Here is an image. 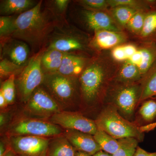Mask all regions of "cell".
Segmentation results:
<instances>
[{"label":"cell","instance_id":"obj_1","mask_svg":"<svg viewBox=\"0 0 156 156\" xmlns=\"http://www.w3.org/2000/svg\"><path fill=\"white\" fill-rule=\"evenodd\" d=\"M119 65L112 57L100 54L90 58L79 77L80 99L91 106L104 103Z\"/></svg>","mask_w":156,"mask_h":156},{"label":"cell","instance_id":"obj_2","mask_svg":"<svg viewBox=\"0 0 156 156\" xmlns=\"http://www.w3.org/2000/svg\"><path fill=\"white\" fill-rule=\"evenodd\" d=\"M40 1L32 9L17 16L11 38L25 42L34 54L45 48L60 21L48 9H42Z\"/></svg>","mask_w":156,"mask_h":156},{"label":"cell","instance_id":"obj_3","mask_svg":"<svg viewBox=\"0 0 156 156\" xmlns=\"http://www.w3.org/2000/svg\"><path fill=\"white\" fill-rule=\"evenodd\" d=\"M95 122L98 129L117 140L131 137L140 142L144 138L142 128L122 116L116 107L112 104L106 103Z\"/></svg>","mask_w":156,"mask_h":156},{"label":"cell","instance_id":"obj_4","mask_svg":"<svg viewBox=\"0 0 156 156\" xmlns=\"http://www.w3.org/2000/svg\"><path fill=\"white\" fill-rule=\"evenodd\" d=\"M140 82L124 83L113 80L107 92L105 102L113 105L122 116L131 121L139 105L141 93Z\"/></svg>","mask_w":156,"mask_h":156},{"label":"cell","instance_id":"obj_5","mask_svg":"<svg viewBox=\"0 0 156 156\" xmlns=\"http://www.w3.org/2000/svg\"><path fill=\"white\" fill-rule=\"evenodd\" d=\"M89 39L68 22H60L50 35L45 48L67 53L91 50Z\"/></svg>","mask_w":156,"mask_h":156},{"label":"cell","instance_id":"obj_6","mask_svg":"<svg viewBox=\"0 0 156 156\" xmlns=\"http://www.w3.org/2000/svg\"><path fill=\"white\" fill-rule=\"evenodd\" d=\"M47 91L58 104L71 105L80 99L79 78L61 75L57 73L45 75L43 83Z\"/></svg>","mask_w":156,"mask_h":156},{"label":"cell","instance_id":"obj_7","mask_svg":"<svg viewBox=\"0 0 156 156\" xmlns=\"http://www.w3.org/2000/svg\"><path fill=\"white\" fill-rule=\"evenodd\" d=\"M45 50L43 48L34 54L17 77L16 85L20 97L26 103L34 91L44 83L45 74L41 67V59Z\"/></svg>","mask_w":156,"mask_h":156},{"label":"cell","instance_id":"obj_8","mask_svg":"<svg viewBox=\"0 0 156 156\" xmlns=\"http://www.w3.org/2000/svg\"><path fill=\"white\" fill-rule=\"evenodd\" d=\"M59 126L37 119H26L14 124L9 130L12 136H33L48 137L59 136L62 133Z\"/></svg>","mask_w":156,"mask_h":156},{"label":"cell","instance_id":"obj_9","mask_svg":"<svg viewBox=\"0 0 156 156\" xmlns=\"http://www.w3.org/2000/svg\"><path fill=\"white\" fill-rule=\"evenodd\" d=\"M50 140L33 136H11L10 147L18 156H48Z\"/></svg>","mask_w":156,"mask_h":156},{"label":"cell","instance_id":"obj_10","mask_svg":"<svg viewBox=\"0 0 156 156\" xmlns=\"http://www.w3.org/2000/svg\"><path fill=\"white\" fill-rule=\"evenodd\" d=\"M51 117L50 122L66 130H76L92 135L98 130L95 121L79 113L60 112Z\"/></svg>","mask_w":156,"mask_h":156},{"label":"cell","instance_id":"obj_11","mask_svg":"<svg viewBox=\"0 0 156 156\" xmlns=\"http://www.w3.org/2000/svg\"><path fill=\"white\" fill-rule=\"evenodd\" d=\"M79 19L88 30L93 32L98 30L122 31L112 15L106 11H96L84 9L79 14Z\"/></svg>","mask_w":156,"mask_h":156},{"label":"cell","instance_id":"obj_12","mask_svg":"<svg viewBox=\"0 0 156 156\" xmlns=\"http://www.w3.org/2000/svg\"><path fill=\"white\" fill-rule=\"evenodd\" d=\"M26 109L31 114L40 116H52L61 112L56 101L46 89L40 87L34 91L27 102Z\"/></svg>","mask_w":156,"mask_h":156},{"label":"cell","instance_id":"obj_13","mask_svg":"<svg viewBox=\"0 0 156 156\" xmlns=\"http://www.w3.org/2000/svg\"><path fill=\"white\" fill-rule=\"evenodd\" d=\"M29 46L25 42L10 38L1 42V58H7L15 64L25 66L30 58Z\"/></svg>","mask_w":156,"mask_h":156},{"label":"cell","instance_id":"obj_14","mask_svg":"<svg viewBox=\"0 0 156 156\" xmlns=\"http://www.w3.org/2000/svg\"><path fill=\"white\" fill-rule=\"evenodd\" d=\"M127 36L123 31L108 30H98L90 40L89 47L92 50L100 52L112 49L122 45L127 41Z\"/></svg>","mask_w":156,"mask_h":156},{"label":"cell","instance_id":"obj_15","mask_svg":"<svg viewBox=\"0 0 156 156\" xmlns=\"http://www.w3.org/2000/svg\"><path fill=\"white\" fill-rule=\"evenodd\" d=\"M64 136L78 151L93 156L101 151L94 136L91 134L76 130H66Z\"/></svg>","mask_w":156,"mask_h":156},{"label":"cell","instance_id":"obj_16","mask_svg":"<svg viewBox=\"0 0 156 156\" xmlns=\"http://www.w3.org/2000/svg\"><path fill=\"white\" fill-rule=\"evenodd\" d=\"M90 58L76 53H67L56 73L66 76L79 78Z\"/></svg>","mask_w":156,"mask_h":156},{"label":"cell","instance_id":"obj_17","mask_svg":"<svg viewBox=\"0 0 156 156\" xmlns=\"http://www.w3.org/2000/svg\"><path fill=\"white\" fill-rule=\"evenodd\" d=\"M142 76L136 66L129 60L119 65L113 80L124 83H139Z\"/></svg>","mask_w":156,"mask_h":156},{"label":"cell","instance_id":"obj_18","mask_svg":"<svg viewBox=\"0 0 156 156\" xmlns=\"http://www.w3.org/2000/svg\"><path fill=\"white\" fill-rule=\"evenodd\" d=\"M67 54L56 50L46 49L41 59V67L44 74L57 73Z\"/></svg>","mask_w":156,"mask_h":156},{"label":"cell","instance_id":"obj_19","mask_svg":"<svg viewBox=\"0 0 156 156\" xmlns=\"http://www.w3.org/2000/svg\"><path fill=\"white\" fill-rule=\"evenodd\" d=\"M37 3L33 0H3L0 2V13L2 16L20 14L32 9Z\"/></svg>","mask_w":156,"mask_h":156},{"label":"cell","instance_id":"obj_20","mask_svg":"<svg viewBox=\"0 0 156 156\" xmlns=\"http://www.w3.org/2000/svg\"><path fill=\"white\" fill-rule=\"evenodd\" d=\"M77 152L64 135H59L50 140L48 156H76Z\"/></svg>","mask_w":156,"mask_h":156},{"label":"cell","instance_id":"obj_21","mask_svg":"<svg viewBox=\"0 0 156 156\" xmlns=\"http://www.w3.org/2000/svg\"><path fill=\"white\" fill-rule=\"evenodd\" d=\"M140 83L141 93L139 105L144 101L156 96V61Z\"/></svg>","mask_w":156,"mask_h":156},{"label":"cell","instance_id":"obj_22","mask_svg":"<svg viewBox=\"0 0 156 156\" xmlns=\"http://www.w3.org/2000/svg\"><path fill=\"white\" fill-rule=\"evenodd\" d=\"M137 112L136 120L139 121L134 123L139 126V123L149 124L156 120V98L152 97L140 103Z\"/></svg>","mask_w":156,"mask_h":156},{"label":"cell","instance_id":"obj_23","mask_svg":"<svg viewBox=\"0 0 156 156\" xmlns=\"http://www.w3.org/2000/svg\"><path fill=\"white\" fill-rule=\"evenodd\" d=\"M94 138L101 149L107 153L113 155L119 147V141L106 132L98 129Z\"/></svg>","mask_w":156,"mask_h":156},{"label":"cell","instance_id":"obj_24","mask_svg":"<svg viewBox=\"0 0 156 156\" xmlns=\"http://www.w3.org/2000/svg\"><path fill=\"white\" fill-rule=\"evenodd\" d=\"M140 36L143 38L151 39L152 42H156V5L147 13Z\"/></svg>","mask_w":156,"mask_h":156},{"label":"cell","instance_id":"obj_25","mask_svg":"<svg viewBox=\"0 0 156 156\" xmlns=\"http://www.w3.org/2000/svg\"><path fill=\"white\" fill-rule=\"evenodd\" d=\"M138 11L126 6H118L110 9L109 13L115 22L122 29L126 27L131 17Z\"/></svg>","mask_w":156,"mask_h":156},{"label":"cell","instance_id":"obj_26","mask_svg":"<svg viewBox=\"0 0 156 156\" xmlns=\"http://www.w3.org/2000/svg\"><path fill=\"white\" fill-rule=\"evenodd\" d=\"M110 9L118 6L130 7L137 11H149L155 5L156 1L136 0H108Z\"/></svg>","mask_w":156,"mask_h":156},{"label":"cell","instance_id":"obj_27","mask_svg":"<svg viewBox=\"0 0 156 156\" xmlns=\"http://www.w3.org/2000/svg\"><path fill=\"white\" fill-rule=\"evenodd\" d=\"M119 147L112 156H134L139 141L131 137L119 139Z\"/></svg>","mask_w":156,"mask_h":156},{"label":"cell","instance_id":"obj_28","mask_svg":"<svg viewBox=\"0 0 156 156\" xmlns=\"http://www.w3.org/2000/svg\"><path fill=\"white\" fill-rule=\"evenodd\" d=\"M17 17L15 15L0 17L1 42L11 37L14 32V23Z\"/></svg>","mask_w":156,"mask_h":156},{"label":"cell","instance_id":"obj_29","mask_svg":"<svg viewBox=\"0 0 156 156\" xmlns=\"http://www.w3.org/2000/svg\"><path fill=\"white\" fill-rule=\"evenodd\" d=\"M25 66H21L15 64L7 58H1L0 76L2 78H9L11 76L19 75Z\"/></svg>","mask_w":156,"mask_h":156},{"label":"cell","instance_id":"obj_30","mask_svg":"<svg viewBox=\"0 0 156 156\" xmlns=\"http://www.w3.org/2000/svg\"><path fill=\"white\" fill-rule=\"evenodd\" d=\"M51 7H48L49 9L61 22H67L65 18L68 7L70 1L69 0H54L51 1Z\"/></svg>","mask_w":156,"mask_h":156},{"label":"cell","instance_id":"obj_31","mask_svg":"<svg viewBox=\"0 0 156 156\" xmlns=\"http://www.w3.org/2000/svg\"><path fill=\"white\" fill-rule=\"evenodd\" d=\"M15 76L7 78L1 85L0 92L2 93L8 104L14 102L15 97Z\"/></svg>","mask_w":156,"mask_h":156},{"label":"cell","instance_id":"obj_32","mask_svg":"<svg viewBox=\"0 0 156 156\" xmlns=\"http://www.w3.org/2000/svg\"><path fill=\"white\" fill-rule=\"evenodd\" d=\"M148 11H140L136 12L128 22L126 28L132 33L140 34L147 13Z\"/></svg>","mask_w":156,"mask_h":156},{"label":"cell","instance_id":"obj_33","mask_svg":"<svg viewBox=\"0 0 156 156\" xmlns=\"http://www.w3.org/2000/svg\"><path fill=\"white\" fill-rule=\"evenodd\" d=\"M75 2L84 9L93 11H106L110 8L108 0H80Z\"/></svg>","mask_w":156,"mask_h":156},{"label":"cell","instance_id":"obj_34","mask_svg":"<svg viewBox=\"0 0 156 156\" xmlns=\"http://www.w3.org/2000/svg\"><path fill=\"white\" fill-rule=\"evenodd\" d=\"M111 56L117 62H123L128 60L123 44L117 46L112 49Z\"/></svg>","mask_w":156,"mask_h":156},{"label":"cell","instance_id":"obj_35","mask_svg":"<svg viewBox=\"0 0 156 156\" xmlns=\"http://www.w3.org/2000/svg\"><path fill=\"white\" fill-rule=\"evenodd\" d=\"M123 47H124V50H125L126 55L128 57V60L134 55L138 50L137 47L133 44H123Z\"/></svg>","mask_w":156,"mask_h":156},{"label":"cell","instance_id":"obj_36","mask_svg":"<svg viewBox=\"0 0 156 156\" xmlns=\"http://www.w3.org/2000/svg\"><path fill=\"white\" fill-rule=\"evenodd\" d=\"M134 156H149V152L138 146Z\"/></svg>","mask_w":156,"mask_h":156},{"label":"cell","instance_id":"obj_37","mask_svg":"<svg viewBox=\"0 0 156 156\" xmlns=\"http://www.w3.org/2000/svg\"><path fill=\"white\" fill-rule=\"evenodd\" d=\"M8 104L7 101H6L5 98L3 95L2 93L0 92V107L1 108H3L7 106Z\"/></svg>","mask_w":156,"mask_h":156},{"label":"cell","instance_id":"obj_38","mask_svg":"<svg viewBox=\"0 0 156 156\" xmlns=\"http://www.w3.org/2000/svg\"><path fill=\"white\" fill-rule=\"evenodd\" d=\"M3 156H17V155L14 153V151L12 150L10 147H9Z\"/></svg>","mask_w":156,"mask_h":156},{"label":"cell","instance_id":"obj_39","mask_svg":"<svg viewBox=\"0 0 156 156\" xmlns=\"http://www.w3.org/2000/svg\"><path fill=\"white\" fill-rule=\"evenodd\" d=\"M8 148L6 149L3 142H1L0 144V156H3L5 153Z\"/></svg>","mask_w":156,"mask_h":156},{"label":"cell","instance_id":"obj_40","mask_svg":"<svg viewBox=\"0 0 156 156\" xmlns=\"http://www.w3.org/2000/svg\"><path fill=\"white\" fill-rule=\"evenodd\" d=\"M93 156H112V155L110 154L103 151H100L98 152L97 153L95 154Z\"/></svg>","mask_w":156,"mask_h":156},{"label":"cell","instance_id":"obj_41","mask_svg":"<svg viewBox=\"0 0 156 156\" xmlns=\"http://www.w3.org/2000/svg\"><path fill=\"white\" fill-rule=\"evenodd\" d=\"M5 116L3 114H1L0 115V126L2 127L5 124Z\"/></svg>","mask_w":156,"mask_h":156},{"label":"cell","instance_id":"obj_42","mask_svg":"<svg viewBox=\"0 0 156 156\" xmlns=\"http://www.w3.org/2000/svg\"><path fill=\"white\" fill-rule=\"evenodd\" d=\"M76 156H93L89 155V154L83 152L78 151L77 152Z\"/></svg>","mask_w":156,"mask_h":156},{"label":"cell","instance_id":"obj_43","mask_svg":"<svg viewBox=\"0 0 156 156\" xmlns=\"http://www.w3.org/2000/svg\"><path fill=\"white\" fill-rule=\"evenodd\" d=\"M149 156H156V152L153 153L149 152Z\"/></svg>","mask_w":156,"mask_h":156},{"label":"cell","instance_id":"obj_44","mask_svg":"<svg viewBox=\"0 0 156 156\" xmlns=\"http://www.w3.org/2000/svg\"><path fill=\"white\" fill-rule=\"evenodd\" d=\"M154 97H155V98H156V96H154Z\"/></svg>","mask_w":156,"mask_h":156},{"label":"cell","instance_id":"obj_45","mask_svg":"<svg viewBox=\"0 0 156 156\" xmlns=\"http://www.w3.org/2000/svg\"><path fill=\"white\" fill-rule=\"evenodd\" d=\"M17 156H18L17 155Z\"/></svg>","mask_w":156,"mask_h":156}]
</instances>
